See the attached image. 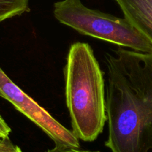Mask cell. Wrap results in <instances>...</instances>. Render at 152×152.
<instances>
[{
	"instance_id": "6da1fadb",
	"label": "cell",
	"mask_w": 152,
	"mask_h": 152,
	"mask_svg": "<svg viewBox=\"0 0 152 152\" xmlns=\"http://www.w3.org/2000/svg\"><path fill=\"white\" fill-rule=\"evenodd\" d=\"M112 152H152V53L119 48L105 55Z\"/></svg>"
},
{
	"instance_id": "7a4b0ae2",
	"label": "cell",
	"mask_w": 152,
	"mask_h": 152,
	"mask_svg": "<svg viewBox=\"0 0 152 152\" xmlns=\"http://www.w3.org/2000/svg\"><path fill=\"white\" fill-rule=\"evenodd\" d=\"M64 72L72 133L83 141H94L107 121L106 101L103 72L88 43L71 45Z\"/></svg>"
},
{
	"instance_id": "3957f363",
	"label": "cell",
	"mask_w": 152,
	"mask_h": 152,
	"mask_svg": "<svg viewBox=\"0 0 152 152\" xmlns=\"http://www.w3.org/2000/svg\"><path fill=\"white\" fill-rule=\"evenodd\" d=\"M54 16L62 24L84 35L152 53V43L124 18L86 7L81 0H63L54 4Z\"/></svg>"
},
{
	"instance_id": "277c9868",
	"label": "cell",
	"mask_w": 152,
	"mask_h": 152,
	"mask_svg": "<svg viewBox=\"0 0 152 152\" xmlns=\"http://www.w3.org/2000/svg\"><path fill=\"white\" fill-rule=\"evenodd\" d=\"M0 96L28 118L49 136L55 145L79 148L78 139L63 126L47 110L23 92L0 67Z\"/></svg>"
},
{
	"instance_id": "5b68a950",
	"label": "cell",
	"mask_w": 152,
	"mask_h": 152,
	"mask_svg": "<svg viewBox=\"0 0 152 152\" xmlns=\"http://www.w3.org/2000/svg\"><path fill=\"white\" fill-rule=\"evenodd\" d=\"M124 17L152 43V0H116Z\"/></svg>"
},
{
	"instance_id": "8992f818",
	"label": "cell",
	"mask_w": 152,
	"mask_h": 152,
	"mask_svg": "<svg viewBox=\"0 0 152 152\" xmlns=\"http://www.w3.org/2000/svg\"><path fill=\"white\" fill-rule=\"evenodd\" d=\"M29 11L28 0H0V22Z\"/></svg>"
},
{
	"instance_id": "52a82bcc",
	"label": "cell",
	"mask_w": 152,
	"mask_h": 152,
	"mask_svg": "<svg viewBox=\"0 0 152 152\" xmlns=\"http://www.w3.org/2000/svg\"><path fill=\"white\" fill-rule=\"evenodd\" d=\"M0 152H23L19 146L13 144L9 138L0 139Z\"/></svg>"
},
{
	"instance_id": "ba28073f",
	"label": "cell",
	"mask_w": 152,
	"mask_h": 152,
	"mask_svg": "<svg viewBox=\"0 0 152 152\" xmlns=\"http://www.w3.org/2000/svg\"><path fill=\"white\" fill-rule=\"evenodd\" d=\"M11 129L0 115V139L8 138Z\"/></svg>"
},
{
	"instance_id": "9c48e42d",
	"label": "cell",
	"mask_w": 152,
	"mask_h": 152,
	"mask_svg": "<svg viewBox=\"0 0 152 152\" xmlns=\"http://www.w3.org/2000/svg\"><path fill=\"white\" fill-rule=\"evenodd\" d=\"M46 152H100L96 151H82L79 150L78 148H74L70 147H64V146L55 145V147L52 149H49Z\"/></svg>"
}]
</instances>
